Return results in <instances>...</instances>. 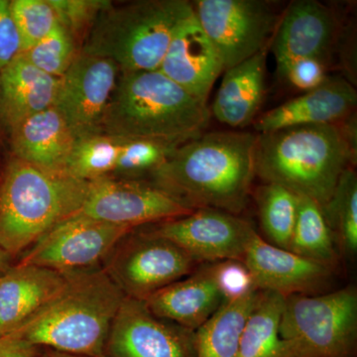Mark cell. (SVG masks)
Returning a JSON list of instances; mask_svg holds the SVG:
<instances>
[{"mask_svg":"<svg viewBox=\"0 0 357 357\" xmlns=\"http://www.w3.org/2000/svg\"><path fill=\"white\" fill-rule=\"evenodd\" d=\"M256 139L243 131L203 133L150 173L151 183L192 211L238 215L248 206L256 176Z\"/></svg>","mask_w":357,"mask_h":357,"instance_id":"obj_1","label":"cell"},{"mask_svg":"<svg viewBox=\"0 0 357 357\" xmlns=\"http://www.w3.org/2000/svg\"><path fill=\"white\" fill-rule=\"evenodd\" d=\"M352 115L338 124L294 126L258 134L255 175L323 208L342 174L356 162V121Z\"/></svg>","mask_w":357,"mask_h":357,"instance_id":"obj_2","label":"cell"},{"mask_svg":"<svg viewBox=\"0 0 357 357\" xmlns=\"http://www.w3.org/2000/svg\"><path fill=\"white\" fill-rule=\"evenodd\" d=\"M65 274L57 293L11 333L35 347L105 357L110 326L126 295L105 269Z\"/></svg>","mask_w":357,"mask_h":357,"instance_id":"obj_3","label":"cell"},{"mask_svg":"<svg viewBox=\"0 0 357 357\" xmlns=\"http://www.w3.org/2000/svg\"><path fill=\"white\" fill-rule=\"evenodd\" d=\"M210 107L160 70L121 73L102 133L181 146L204 133Z\"/></svg>","mask_w":357,"mask_h":357,"instance_id":"obj_4","label":"cell"},{"mask_svg":"<svg viewBox=\"0 0 357 357\" xmlns=\"http://www.w3.org/2000/svg\"><path fill=\"white\" fill-rule=\"evenodd\" d=\"M89 183L13 160L0 185V248L10 256L34 245L79 213Z\"/></svg>","mask_w":357,"mask_h":357,"instance_id":"obj_5","label":"cell"},{"mask_svg":"<svg viewBox=\"0 0 357 357\" xmlns=\"http://www.w3.org/2000/svg\"><path fill=\"white\" fill-rule=\"evenodd\" d=\"M187 0H141L102 9L79 53L109 59L121 73L158 70L178 25L191 15Z\"/></svg>","mask_w":357,"mask_h":357,"instance_id":"obj_6","label":"cell"},{"mask_svg":"<svg viewBox=\"0 0 357 357\" xmlns=\"http://www.w3.org/2000/svg\"><path fill=\"white\" fill-rule=\"evenodd\" d=\"M279 333L281 357H356V289L285 298Z\"/></svg>","mask_w":357,"mask_h":357,"instance_id":"obj_7","label":"cell"},{"mask_svg":"<svg viewBox=\"0 0 357 357\" xmlns=\"http://www.w3.org/2000/svg\"><path fill=\"white\" fill-rule=\"evenodd\" d=\"M192 7L223 70L268 48L280 20L273 4L262 0H198Z\"/></svg>","mask_w":357,"mask_h":357,"instance_id":"obj_8","label":"cell"},{"mask_svg":"<svg viewBox=\"0 0 357 357\" xmlns=\"http://www.w3.org/2000/svg\"><path fill=\"white\" fill-rule=\"evenodd\" d=\"M121 243L114 248L116 252L105 270L126 297L132 299L146 300L191 275L198 264L176 244L148 232Z\"/></svg>","mask_w":357,"mask_h":357,"instance_id":"obj_9","label":"cell"},{"mask_svg":"<svg viewBox=\"0 0 357 357\" xmlns=\"http://www.w3.org/2000/svg\"><path fill=\"white\" fill-rule=\"evenodd\" d=\"M192 211L153 183L107 176L89 183L79 213L133 230L148 223L184 217Z\"/></svg>","mask_w":357,"mask_h":357,"instance_id":"obj_10","label":"cell"},{"mask_svg":"<svg viewBox=\"0 0 357 357\" xmlns=\"http://www.w3.org/2000/svg\"><path fill=\"white\" fill-rule=\"evenodd\" d=\"M131 232L128 227L77 213L47 232L20 263L48 268L60 273L89 269L112 255L117 244Z\"/></svg>","mask_w":357,"mask_h":357,"instance_id":"obj_11","label":"cell"},{"mask_svg":"<svg viewBox=\"0 0 357 357\" xmlns=\"http://www.w3.org/2000/svg\"><path fill=\"white\" fill-rule=\"evenodd\" d=\"M147 232L176 244L198 263L243 262L256 230L236 215L199 208L184 217L156 223Z\"/></svg>","mask_w":357,"mask_h":357,"instance_id":"obj_12","label":"cell"},{"mask_svg":"<svg viewBox=\"0 0 357 357\" xmlns=\"http://www.w3.org/2000/svg\"><path fill=\"white\" fill-rule=\"evenodd\" d=\"M119 76V66L109 59L79 53L60 77L54 107L77 139L102 133Z\"/></svg>","mask_w":357,"mask_h":357,"instance_id":"obj_13","label":"cell"},{"mask_svg":"<svg viewBox=\"0 0 357 357\" xmlns=\"http://www.w3.org/2000/svg\"><path fill=\"white\" fill-rule=\"evenodd\" d=\"M105 357H196L195 332L157 318L143 301L126 297L110 326Z\"/></svg>","mask_w":357,"mask_h":357,"instance_id":"obj_14","label":"cell"},{"mask_svg":"<svg viewBox=\"0 0 357 357\" xmlns=\"http://www.w3.org/2000/svg\"><path fill=\"white\" fill-rule=\"evenodd\" d=\"M243 263L256 289L284 298L316 295L332 277V268L266 243L257 232L246 248Z\"/></svg>","mask_w":357,"mask_h":357,"instance_id":"obj_15","label":"cell"},{"mask_svg":"<svg viewBox=\"0 0 357 357\" xmlns=\"http://www.w3.org/2000/svg\"><path fill=\"white\" fill-rule=\"evenodd\" d=\"M337 32V20L328 6L316 0L293 1L280 16L270 42L277 69L301 58L328 62Z\"/></svg>","mask_w":357,"mask_h":357,"instance_id":"obj_16","label":"cell"},{"mask_svg":"<svg viewBox=\"0 0 357 357\" xmlns=\"http://www.w3.org/2000/svg\"><path fill=\"white\" fill-rule=\"evenodd\" d=\"M159 70L197 100L208 102L223 66L195 11L178 25Z\"/></svg>","mask_w":357,"mask_h":357,"instance_id":"obj_17","label":"cell"},{"mask_svg":"<svg viewBox=\"0 0 357 357\" xmlns=\"http://www.w3.org/2000/svg\"><path fill=\"white\" fill-rule=\"evenodd\" d=\"M356 89L342 77H328L318 88L282 103L255 121L258 133L300 126L338 124L354 114Z\"/></svg>","mask_w":357,"mask_h":357,"instance_id":"obj_18","label":"cell"},{"mask_svg":"<svg viewBox=\"0 0 357 357\" xmlns=\"http://www.w3.org/2000/svg\"><path fill=\"white\" fill-rule=\"evenodd\" d=\"M223 301L211 264L174 282L143 302L157 318L195 332L218 311Z\"/></svg>","mask_w":357,"mask_h":357,"instance_id":"obj_19","label":"cell"},{"mask_svg":"<svg viewBox=\"0 0 357 357\" xmlns=\"http://www.w3.org/2000/svg\"><path fill=\"white\" fill-rule=\"evenodd\" d=\"M65 273L20 264L0 276V337L20 328L62 287Z\"/></svg>","mask_w":357,"mask_h":357,"instance_id":"obj_20","label":"cell"},{"mask_svg":"<svg viewBox=\"0 0 357 357\" xmlns=\"http://www.w3.org/2000/svg\"><path fill=\"white\" fill-rule=\"evenodd\" d=\"M11 129L16 158L55 172H66L77 138L55 107L27 117Z\"/></svg>","mask_w":357,"mask_h":357,"instance_id":"obj_21","label":"cell"},{"mask_svg":"<svg viewBox=\"0 0 357 357\" xmlns=\"http://www.w3.org/2000/svg\"><path fill=\"white\" fill-rule=\"evenodd\" d=\"M60 77L28 62L22 54L0 72V117L9 128L55 105Z\"/></svg>","mask_w":357,"mask_h":357,"instance_id":"obj_22","label":"cell"},{"mask_svg":"<svg viewBox=\"0 0 357 357\" xmlns=\"http://www.w3.org/2000/svg\"><path fill=\"white\" fill-rule=\"evenodd\" d=\"M268 51L269 47L225 70L210 109L217 121L232 128H243L255 121L264 98Z\"/></svg>","mask_w":357,"mask_h":357,"instance_id":"obj_23","label":"cell"},{"mask_svg":"<svg viewBox=\"0 0 357 357\" xmlns=\"http://www.w3.org/2000/svg\"><path fill=\"white\" fill-rule=\"evenodd\" d=\"M261 291L225 300L203 326L195 331L196 357H236L244 325L253 311Z\"/></svg>","mask_w":357,"mask_h":357,"instance_id":"obj_24","label":"cell"},{"mask_svg":"<svg viewBox=\"0 0 357 357\" xmlns=\"http://www.w3.org/2000/svg\"><path fill=\"white\" fill-rule=\"evenodd\" d=\"M285 298L261 291L257 304L244 325L236 357H281L279 333Z\"/></svg>","mask_w":357,"mask_h":357,"instance_id":"obj_25","label":"cell"},{"mask_svg":"<svg viewBox=\"0 0 357 357\" xmlns=\"http://www.w3.org/2000/svg\"><path fill=\"white\" fill-rule=\"evenodd\" d=\"M288 250L332 268L337 263V249L332 230L321 206L299 196L297 218Z\"/></svg>","mask_w":357,"mask_h":357,"instance_id":"obj_26","label":"cell"},{"mask_svg":"<svg viewBox=\"0 0 357 357\" xmlns=\"http://www.w3.org/2000/svg\"><path fill=\"white\" fill-rule=\"evenodd\" d=\"M260 223L271 244L288 250L297 218L299 196L283 185L265 183L256 194Z\"/></svg>","mask_w":357,"mask_h":357,"instance_id":"obj_27","label":"cell"},{"mask_svg":"<svg viewBox=\"0 0 357 357\" xmlns=\"http://www.w3.org/2000/svg\"><path fill=\"white\" fill-rule=\"evenodd\" d=\"M333 238L349 255L357 250V176L354 169L344 171L333 196L321 208Z\"/></svg>","mask_w":357,"mask_h":357,"instance_id":"obj_28","label":"cell"},{"mask_svg":"<svg viewBox=\"0 0 357 357\" xmlns=\"http://www.w3.org/2000/svg\"><path fill=\"white\" fill-rule=\"evenodd\" d=\"M121 141L122 138L103 133L79 138L66 173L86 182L112 176L116 169Z\"/></svg>","mask_w":357,"mask_h":357,"instance_id":"obj_29","label":"cell"},{"mask_svg":"<svg viewBox=\"0 0 357 357\" xmlns=\"http://www.w3.org/2000/svg\"><path fill=\"white\" fill-rule=\"evenodd\" d=\"M21 54L42 72L61 77L79 53L74 35L60 22L48 36Z\"/></svg>","mask_w":357,"mask_h":357,"instance_id":"obj_30","label":"cell"},{"mask_svg":"<svg viewBox=\"0 0 357 357\" xmlns=\"http://www.w3.org/2000/svg\"><path fill=\"white\" fill-rule=\"evenodd\" d=\"M10 8L20 32L22 53L48 36L60 23L52 0H13Z\"/></svg>","mask_w":357,"mask_h":357,"instance_id":"obj_31","label":"cell"},{"mask_svg":"<svg viewBox=\"0 0 357 357\" xmlns=\"http://www.w3.org/2000/svg\"><path fill=\"white\" fill-rule=\"evenodd\" d=\"M177 148L155 141L122 138L115 173L137 176L153 172Z\"/></svg>","mask_w":357,"mask_h":357,"instance_id":"obj_32","label":"cell"},{"mask_svg":"<svg viewBox=\"0 0 357 357\" xmlns=\"http://www.w3.org/2000/svg\"><path fill=\"white\" fill-rule=\"evenodd\" d=\"M326 62L318 58H301L279 68L278 72L293 88L306 91L318 88L328 79Z\"/></svg>","mask_w":357,"mask_h":357,"instance_id":"obj_33","label":"cell"},{"mask_svg":"<svg viewBox=\"0 0 357 357\" xmlns=\"http://www.w3.org/2000/svg\"><path fill=\"white\" fill-rule=\"evenodd\" d=\"M213 266L218 287L222 291L225 300L238 297L252 289H256L251 275L243 262H217Z\"/></svg>","mask_w":357,"mask_h":357,"instance_id":"obj_34","label":"cell"},{"mask_svg":"<svg viewBox=\"0 0 357 357\" xmlns=\"http://www.w3.org/2000/svg\"><path fill=\"white\" fill-rule=\"evenodd\" d=\"M57 8L60 22L66 26L73 35L81 29L89 20H96L98 14L109 6L107 1H77V0H52Z\"/></svg>","mask_w":357,"mask_h":357,"instance_id":"obj_35","label":"cell"},{"mask_svg":"<svg viewBox=\"0 0 357 357\" xmlns=\"http://www.w3.org/2000/svg\"><path fill=\"white\" fill-rule=\"evenodd\" d=\"M21 53L22 44L11 13L10 1L0 0V72Z\"/></svg>","mask_w":357,"mask_h":357,"instance_id":"obj_36","label":"cell"},{"mask_svg":"<svg viewBox=\"0 0 357 357\" xmlns=\"http://www.w3.org/2000/svg\"><path fill=\"white\" fill-rule=\"evenodd\" d=\"M0 357H37V347L9 333L0 337Z\"/></svg>","mask_w":357,"mask_h":357,"instance_id":"obj_37","label":"cell"},{"mask_svg":"<svg viewBox=\"0 0 357 357\" xmlns=\"http://www.w3.org/2000/svg\"><path fill=\"white\" fill-rule=\"evenodd\" d=\"M41 357H88V356H77V354H66V352L52 351V349H49V351L45 352L43 356H42Z\"/></svg>","mask_w":357,"mask_h":357,"instance_id":"obj_38","label":"cell"},{"mask_svg":"<svg viewBox=\"0 0 357 357\" xmlns=\"http://www.w3.org/2000/svg\"><path fill=\"white\" fill-rule=\"evenodd\" d=\"M9 257H10V256L7 255L6 251L0 248V272H3L4 270H6Z\"/></svg>","mask_w":357,"mask_h":357,"instance_id":"obj_39","label":"cell"}]
</instances>
